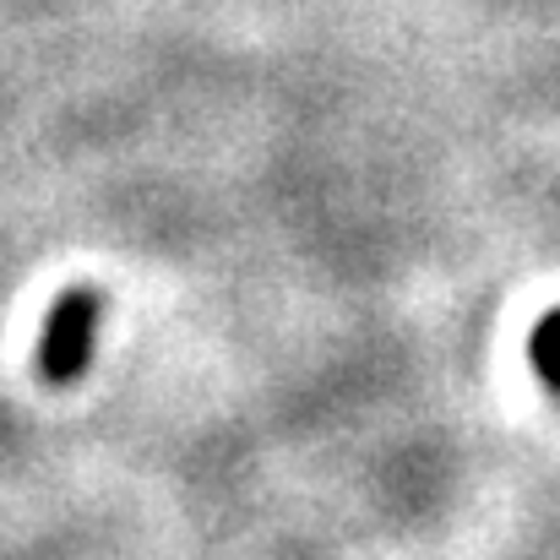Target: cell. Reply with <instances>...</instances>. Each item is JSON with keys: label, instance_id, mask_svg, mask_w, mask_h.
<instances>
[{"label": "cell", "instance_id": "obj_1", "mask_svg": "<svg viewBox=\"0 0 560 560\" xmlns=\"http://www.w3.org/2000/svg\"><path fill=\"white\" fill-rule=\"evenodd\" d=\"M98 322H104V294H93V289L60 294V305L49 311L44 338H38V371L49 381H77L88 371V360H93Z\"/></svg>", "mask_w": 560, "mask_h": 560}, {"label": "cell", "instance_id": "obj_2", "mask_svg": "<svg viewBox=\"0 0 560 560\" xmlns=\"http://www.w3.org/2000/svg\"><path fill=\"white\" fill-rule=\"evenodd\" d=\"M534 365H539V375H545V386L560 392V311L534 327Z\"/></svg>", "mask_w": 560, "mask_h": 560}]
</instances>
